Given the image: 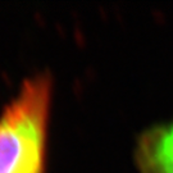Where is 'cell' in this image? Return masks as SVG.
I'll list each match as a JSON object with an SVG mask.
<instances>
[{
	"label": "cell",
	"mask_w": 173,
	"mask_h": 173,
	"mask_svg": "<svg viewBox=\"0 0 173 173\" xmlns=\"http://www.w3.org/2000/svg\"><path fill=\"white\" fill-rule=\"evenodd\" d=\"M133 159L138 173H173V119L146 127L137 136Z\"/></svg>",
	"instance_id": "cell-2"
},
{
	"label": "cell",
	"mask_w": 173,
	"mask_h": 173,
	"mask_svg": "<svg viewBox=\"0 0 173 173\" xmlns=\"http://www.w3.org/2000/svg\"><path fill=\"white\" fill-rule=\"evenodd\" d=\"M53 80L27 77L0 112V173H45Z\"/></svg>",
	"instance_id": "cell-1"
}]
</instances>
